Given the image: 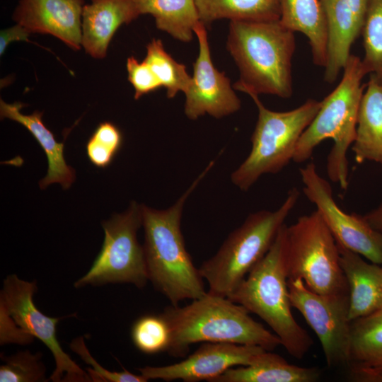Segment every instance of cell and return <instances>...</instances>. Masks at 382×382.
I'll return each instance as SVG.
<instances>
[{"label":"cell","mask_w":382,"mask_h":382,"mask_svg":"<svg viewBox=\"0 0 382 382\" xmlns=\"http://www.w3.org/2000/svg\"><path fill=\"white\" fill-rule=\"evenodd\" d=\"M211 161L188 188L167 209L141 204L143 245L149 280L173 306L204 296V279L187 252L181 230V219L188 197L210 170Z\"/></svg>","instance_id":"cell-1"},{"label":"cell","mask_w":382,"mask_h":382,"mask_svg":"<svg viewBox=\"0 0 382 382\" xmlns=\"http://www.w3.org/2000/svg\"><path fill=\"white\" fill-rule=\"evenodd\" d=\"M170 332L166 351L184 357L197 342H228L260 346L273 351L279 338L255 320L241 305L208 291L184 306H167L161 313Z\"/></svg>","instance_id":"cell-2"},{"label":"cell","mask_w":382,"mask_h":382,"mask_svg":"<svg viewBox=\"0 0 382 382\" xmlns=\"http://www.w3.org/2000/svg\"><path fill=\"white\" fill-rule=\"evenodd\" d=\"M294 33L279 20L230 21L226 47L240 71L233 89L289 98Z\"/></svg>","instance_id":"cell-3"},{"label":"cell","mask_w":382,"mask_h":382,"mask_svg":"<svg viewBox=\"0 0 382 382\" xmlns=\"http://www.w3.org/2000/svg\"><path fill=\"white\" fill-rule=\"evenodd\" d=\"M340 83L323 100L311 124L301 136L293 156L297 163L310 158L314 149L327 139L333 146L327 158V173L343 190L348 187L347 151L356 137L357 118L368 73L362 60L351 54Z\"/></svg>","instance_id":"cell-4"},{"label":"cell","mask_w":382,"mask_h":382,"mask_svg":"<svg viewBox=\"0 0 382 382\" xmlns=\"http://www.w3.org/2000/svg\"><path fill=\"white\" fill-rule=\"evenodd\" d=\"M286 228L284 224L267 254L227 298L262 319L286 352L301 359L313 342L291 311L285 267Z\"/></svg>","instance_id":"cell-5"},{"label":"cell","mask_w":382,"mask_h":382,"mask_svg":"<svg viewBox=\"0 0 382 382\" xmlns=\"http://www.w3.org/2000/svg\"><path fill=\"white\" fill-rule=\"evenodd\" d=\"M300 192L293 187L276 210L249 214L226 238L217 252L199 266L209 293L227 297L267 254Z\"/></svg>","instance_id":"cell-6"},{"label":"cell","mask_w":382,"mask_h":382,"mask_svg":"<svg viewBox=\"0 0 382 382\" xmlns=\"http://www.w3.org/2000/svg\"><path fill=\"white\" fill-rule=\"evenodd\" d=\"M248 95L257 108V120L250 151L231 175L232 183L242 191H248L263 175L279 173L293 160L301 136L321 106V101L309 99L291 110L273 111L258 95Z\"/></svg>","instance_id":"cell-7"},{"label":"cell","mask_w":382,"mask_h":382,"mask_svg":"<svg viewBox=\"0 0 382 382\" xmlns=\"http://www.w3.org/2000/svg\"><path fill=\"white\" fill-rule=\"evenodd\" d=\"M37 290L35 281L7 276L0 292V343L27 345L36 337L50 350L55 369L50 377L54 382L93 381L62 348L57 337V325L64 317L43 314L35 306L33 296Z\"/></svg>","instance_id":"cell-8"},{"label":"cell","mask_w":382,"mask_h":382,"mask_svg":"<svg viewBox=\"0 0 382 382\" xmlns=\"http://www.w3.org/2000/svg\"><path fill=\"white\" fill-rule=\"evenodd\" d=\"M287 279H301L319 294H349L337 244L317 210L286 228Z\"/></svg>","instance_id":"cell-9"},{"label":"cell","mask_w":382,"mask_h":382,"mask_svg":"<svg viewBox=\"0 0 382 382\" xmlns=\"http://www.w3.org/2000/svg\"><path fill=\"white\" fill-rule=\"evenodd\" d=\"M141 226V204L136 202L123 213L103 221L105 236L100 251L88 272L74 282V287L131 284L144 288L149 278L144 248L137 238Z\"/></svg>","instance_id":"cell-10"},{"label":"cell","mask_w":382,"mask_h":382,"mask_svg":"<svg viewBox=\"0 0 382 382\" xmlns=\"http://www.w3.org/2000/svg\"><path fill=\"white\" fill-rule=\"evenodd\" d=\"M287 285L291 306L315 332L328 366H346L351 335L349 294H319L301 279H288Z\"/></svg>","instance_id":"cell-11"},{"label":"cell","mask_w":382,"mask_h":382,"mask_svg":"<svg viewBox=\"0 0 382 382\" xmlns=\"http://www.w3.org/2000/svg\"><path fill=\"white\" fill-rule=\"evenodd\" d=\"M299 172L305 195L316 205L336 243L382 265V234L364 216L348 214L338 207L330 183L320 175L313 162Z\"/></svg>","instance_id":"cell-12"},{"label":"cell","mask_w":382,"mask_h":382,"mask_svg":"<svg viewBox=\"0 0 382 382\" xmlns=\"http://www.w3.org/2000/svg\"><path fill=\"white\" fill-rule=\"evenodd\" d=\"M206 28L200 22L194 30L199 42V54L193 64L191 84L185 93L184 105L186 117L192 120L205 115L222 118L239 110L241 105L230 79L212 61Z\"/></svg>","instance_id":"cell-13"},{"label":"cell","mask_w":382,"mask_h":382,"mask_svg":"<svg viewBox=\"0 0 382 382\" xmlns=\"http://www.w3.org/2000/svg\"><path fill=\"white\" fill-rule=\"evenodd\" d=\"M265 351L260 346L207 342L180 362L162 366H146L137 370L147 381L211 382L231 367L253 364Z\"/></svg>","instance_id":"cell-14"},{"label":"cell","mask_w":382,"mask_h":382,"mask_svg":"<svg viewBox=\"0 0 382 382\" xmlns=\"http://www.w3.org/2000/svg\"><path fill=\"white\" fill-rule=\"evenodd\" d=\"M84 5V0H19L12 18L30 33L52 35L79 50Z\"/></svg>","instance_id":"cell-15"},{"label":"cell","mask_w":382,"mask_h":382,"mask_svg":"<svg viewBox=\"0 0 382 382\" xmlns=\"http://www.w3.org/2000/svg\"><path fill=\"white\" fill-rule=\"evenodd\" d=\"M327 23L325 81L334 82L350 57L354 40L361 35L369 0H320Z\"/></svg>","instance_id":"cell-16"},{"label":"cell","mask_w":382,"mask_h":382,"mask_svg":"<svg viewBox=\"0 0 382 382\" xmlns=\"http://www.w3.org/2000/svg\"><path fill=\"white\" fill-rule=\"evenodd\" d=\"M139 16L134 0H91L82 12L81 48L94 59H104L117 29Z\"/></svg>","instance_id":"cell-17"},{"label":"cell","mask_w":382,"mask_h":382,"mask_svg":"<svg viewBox=\"0 0 382 382\" xmlns=\"http://www.w3.org/2000/svg\"><path fill=\"white\" fill-rule=\"evenodd\" d=\"M349 378L382 382V308L351 321Z\"/></svg>","instance_id":"cell-18"},{"label":"cell","mask_w":382,"mask_h":382,"mask_svg":"<svg viewBox=\"0 0 382 382\" xmlns=\"http://www.w3.org/2000/svg\"><path fill=\"white\" fill-rule=\"evenodd\" d=\"M337 246L340 266L349 288V320L382 308V265L369 264L358 253Z\"/></svg>","instance_id":"cell-19"},{"label":"cell","mask_w":382,"mask_h":382,"mask_svg":"<svg viewBox=\"0 0 382 382\" xmlns=\"http://www.w3.org/2000/svg\"><path fill=\"white\" fill-rule=\"evenodd\" d=\"M25 104L21 102L7 103L0 100V115L4 119L13 120L25 127L43 149L48 163L46 176L39 182L41 189L52 183H59L63 189L69 188L75 180V170L69 166L64 156V142H57L54 134L42 121L43 112L34 111L30 115H24L21 109Z\"/></svg>","instance_id":"cell-20"},{"label":"cell","mask_w":382,"mask_h":382,"mask_svg":"<svg viewBox=\"0 0 382 382\" xmlns=\"http://www.w3.org/2000/svg\"><path fill=\"white\" fill-rule=\"evenodd\" d=\"M365 88L352 149L357 163L369 161L382 165V84L370 75Z\"/></svg>","instance_id":"cell-21"},{"label":"cell","mask_w":382,"mask_h":382,"mask_svg":"<svg viewBox=\"0 0 382 382\" xmlns=\"http://www.w3.org/2000/svg\"><path fill=\"white\" fill-rule=\"evenodd\" d=\"M320 375L317 367L290 364L280 355L266 350L253 364L231 367L211 382H315Z\"/></svg>","instance_id":"cell-22"},{"label":"cell","mask_w":382,"mask_h":382,"mask_svg":"<svg viewBox=\"0 0 382 382\" xmlns=\"http://www.w3.org/2000/svg\"><path fill=\"white\" fill-rule=\"evenodd\" d=\"M280 23L293 32L308 38L317 66L325 67L327 58L328 30L320 0H281Z\"/></svg>","instance_id":"cell-23"},{"label":"cell","mask_w":382,"mask_h":382,"mask_svg":"<svg viewBox=\"0 0 382 382\" xmlns=\"http://www.w3.org/2000/svg\"><path fill=\"white\" fill-rule=\"evenodd\" d=\"M140 15L154 17L156 28L183 42L193 38L201 22L195 0H134Z\"/></svg>","instance_id":"cell-24"},{"label":"cell","mask_w":382,"mask_h":382,"mask_svg":"<svg viewBox=\"0 0 382 382\" xmlns=\"http://www.w3.org/2000/svg\"><path fill=\"white\" fill-rule=\"evenodd\" d=\"M200 21L206 27L221 19L279 20L281 0H195Z\"/></svg>","instance_id":"cell-25"},{"label":"cell","mask_w":382,"mask_h":382,"mask_svg":"<svg viewBox=\"0 0 382 382\" xmlns=\"http://www.w3.org/2000/svg\"><path fill=\"white\" fill-rule=\"evenodd\" d=\"M144 61L154 72L168 98H174L179 91L184 93L192 81L185 65L175 61L165 50L162 41L152 39L146 45Z\"/></svg>","instance_id":"cell-26"},{"label":"cell","mask_w":382,"mask_h":382,"mask_svg":"<svg viewBox=\"0 0 382 382\" xmlns=\"http://www.w3.org/2000/svg\"><path fill=\"white\" fill-rule=\"evenodd\" d=\"M361 35L364 49L361 59L364 66L382 84V0H369Z\"/></svg>","instance_id":"cell-27"},{"label":"cell","mask_w":382,"mask_h":382,"mask_svg":"<svg viewBox=\"0 0 382 382\" xmlns=\"http://www.w3.org/2000/svg\"><path fill=\"white\" fill-rule=\"evenodd\" d=\"M131 337L137 349L147 354H154L167 351L170 332L161 314H150L139 317L134 323Z\"/></svg>","instance_id":"cell-28"},{"label":"cell","mask_w":382,"mask_h":382,"mask_svg":"<svg viewBox=\"0 0 382 382\" xmlns=\"http://www.w3.org/2000/svg\"><path fill=\"white\" fill-rule=\"evenodd\" d=\"M4 364L0 366V382H44L45 366L42 353H31L29 350L19 351L14 354H1Z\"/></svg>","instance_id":"cell-29"},{"label":"cell","mask_w":382,"mask_h":382,"mask_svg":"<svg viewBox=\"0 0 382 382\" xmlns=\"http://www.w3.org/2000/svg\"><path fill=\"white\" fill-rule=\"evenodd\" d=\"M123 141L120 129L111 122L98 125L86 145L89 161L96 167L105 168L113 161Z\"/></svg>","instance_id":"cell-30"},{"label":"cell","mask_w":382,"mask_h":382,"mask_svg":"<svg viewBox=\"0 0 382 382\" xmlns=\"http://www.w3.org/2000/svg\"><path fill=\"white\" fill-rule=\"evenodd\" d=\"M70 349L77 354L85 363L91 366L86 369L93 381L98 382H146L147 380L141 374L136 375L124 369L122 371H110L97 363L90 354L83 337L73 340Z\"/></svg>","instance_id":"cell-31"},{"label":"cell","mask_w":382,"mask_h":382,"mask_svg":"<svg viewBox=\"0 0 382 382\" xmlns=\"http://www.w3.org/2000/svg\"><path fill=\"white\" fill-rule=\"evenodd\" d=\"M127 79L134 88V99L153 92L161 85L148 64L139 62L134 56L127 59Z\"/></svg>","instance_id":"cell-32"},{"label":"cell","mask_w":382,"mask_h":382,"mask_svg":"<svg viewBox=\"0 0 382 382\" xmlns=\"http://www.w3.org/2000/svg\"><path fill=\"white\" fill-rule=\"evenodd\" d=\"M30 33L22 25L16 23L6 29L1 30L0 33V55L4 54L7 47L13 42L26 41L29 42Z\"/></svg>","instance_id":"cell-33"},{"label":"cell","mask_w":382,"mask_h":382,"mask_svg":"<svg viewBox=\"0 0 382 382\" xmlns=\"http://www.w3.org/2000/svg\"><path fill=\"white\" fill-rule=\"evenodd\" d=\"M364 216L374 229L382 234V204Z\"/></svg>","instance_id":"cell-34"}]
</instances>
